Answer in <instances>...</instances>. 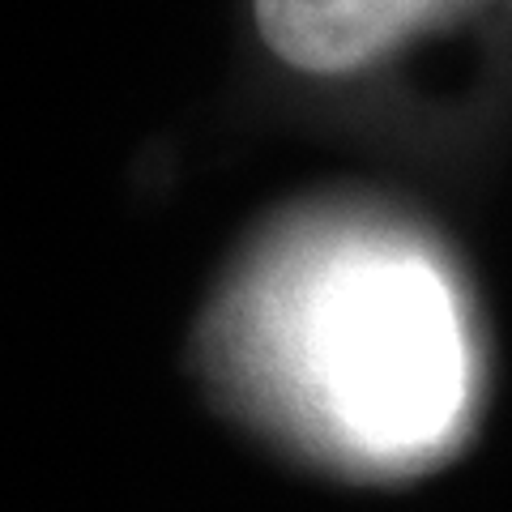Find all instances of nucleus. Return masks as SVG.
I'll list each match as a JSON object with an SVG mask.
<instances>
[{"mask_svg":"<svg viewBox=\"0 0 512 512\" xmlns=\"http://www.w3.org/2000/svg\"><path fill=\"white\" fill-rule=\"evenodd\" d=\"M248 389L342 466H423L470 410V333L423 252L342 239L291 252L235 320Z\"/></svg>","mask_w":512,"mask_h":512,"instance_id":"nucleus-1","label":"nucleus"},{"mask_svg":"<svg viewBox=\"0 0 512 512\" xmlns=\"http://www.w3.org/2000/svg\"><path fill=\"white\" fill-rule=\"evenodd\" d=\"M252 5L269 52L303 73H350L427 22L414 0H252Z\"/></svg>","mask_w":512,"mask_h":512,"instance_id":"nucleus-2","label":"nucleus"},{"mask_svg":"<svg viewBox=\"0 0 512 512\" xmlns=\"http://www.w3.org/2000/svg\"><path fill=\"white\" fill-rule=\"evenodd\" d=\"M414 5L423 9V18H436L440 9H448V5H457V0H414Z\"/></svg>","mask_w":512,"mask_h":512,"instance_id":"nucleus-3","label":"nucleus"}]
</instances>
